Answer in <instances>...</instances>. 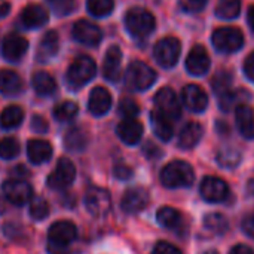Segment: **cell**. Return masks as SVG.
<instances>
[{
  "instance_id": "obj_1",
  "label": "cell",
  "mask_w": 254,
  "mask_h": 254,
  "mask_svg": "<svg viewBox=\"0 0 254 254\" xmlns=\"http://www.w3.org/2000/svg\"><path fill=\"white\" fill-rule=\"evenodd\" d=\"M161 183L170 189L189 188L193 183V170L185 161H173L161 171Z\"/></svg>"
},
{
  "instance_id": "obj_2",
  "label": "cell",
  "mask_w": 254,
  "mask_h": 254,
  "mask_svg": "<svg viewBox=\"0 0 254 254\" xmlns=\"http://www.w3.org/2000/svg\"><path fill=\"white\" fill-rule=\"evenodd\" d=\"M156 80V73L146 63L134 61L125 71V83L132 91H146Z\"/></svg>"
},
{
  "instance_id": "obj_3",
  "label": "cell",
  "mask_w": 254,
  "mask_h": 254,
  "mask_svg": "<svg viewBox=\"0 0 254 254\" xmlns=\"http://www.w3.org/2000/svg\"><path fill=\"white\" fill-rule=\"evenodd\" d=\"M97 73V65L91 57L76 58L67 70V83L73 89H79L94 79Z\"/></svg>"
},
{
  "instance_id": "obj_4",
  "label": "cell",
  "mask_w": 254,
  "mask_h": 254,
  "mask_svg": "<svg viewBox=\"0 0 254 254\" xmlns=\"http://www.w3.org/2000/svg\"><path fill=\"white\" fill-rule=\"evenodd\" d=\"M155 16L143 7H132L125 15L127 30L135 37L149 36L155 30Z\"/></svg>"
},
{
  "instance_id": "obj_5",
  "label": "cell",
  "mask_w": 254,
  "mask_h": 254,
  "mask_svg": "<svg viewBox=\"0 0 254 254\" xmlns=\"http://www.w3.org/2000/svg\"><path fill=\"white\" fill-rule=\"evenodd\" d=\"M182 52V45L179 42V39L168 36L161 39L153 49V55L155 60L158 61V64L164 68H171L177 64L179 57Z\"/></svg>"
},
{
  "instance_id": "obj_6",
  "label": "cell",
  "mask_w": 254,
  "mask_h": 254,
  "mask_svg": "<svg viewBox=\"0 0 254 254\" xmlns=\"http://www.w3.org/2000/svg\"><path fill=\"white\" fill-rule=\"evenodd\" d=\"M213 45L220 52H235L244 45V36L237 27H220L213 33Z\"/></svg>"
},
{
  "instance_id": "obj_7",
  "label": "cell",
  "mask_w": 254,
  "mask_h": 254,
  "mask_svg": "<svg viewBox=\"0 0 254 254\" xmlns=\"http://www.w3.org/2000/svg\"><path fill=\"white\" fill-rule=\"evenodd\" d=\"M74 179H76V167H74V164L67 158H61L57 162L55 170L46 179V185L52 190H64L68 186H71Z\"/></svg>"
},
{
  "instance_id": "obj_8",
  "label": "cell",
  "mask_w": 254,
  "mask_h": 254,
  "mask_svg": "<svg viewBox=\"0 0 254 254\" xmlns=\"http://www.w3.org/2000/svg\"><path fill=\"white\" fill-rule=\"evenodd\" d=\"M1 192L4 198L16 207H22L33 198V188L22 179L6 180L1 186Z\"/></svg>"
},
{
  "instance_id": "obj_9",
  "label": "cell",
  "mask_w": 254,
  "mask_h": 254,
  "mask_svg": "<svg viewBox=\"0 0 254 254\" xmlns=\"http://www.w3.org/2000/svg\"><path fill=\"white\" fill-rule=\"evenodd\" d=\"M85 207L88 213L94 217H104L110 211L112 198L106 189L91 188L85 195Z\"/></svg>"
},
{
  "instance_id": "obj_10",
  "label": "cell",
  "mask_w": 254,
  "mask_h": 254,
  "mask_svg": "<svg viewBox=\"0 0 254 254\" xmlns=\"http://www.w3.org/2000/svg\"><path fill=\"white\" fill-rule=\"evenodd\" d=\"M155 106L161 115L168 118L170 121H176L182 115V106L176 92L171 88H162L155 95Z\"/></svg>"
},
{
  "instance_id": "obj_11",
  "label": "cell",
  "mask_w": 254,
  "mask_h": 254,
  "mask_svg": "<svg viewBox=\"0 0 254 254\" xmlns=\"http://www.w3.org/2000/svg\"><path fill=\"white\" fill-rule=\"evenodd\" d=\"M71 36L76 42H79L83 46H89V48L97 46L103 39V33H101L100 27L86 19H79L77 22H74Z\"/></svg>"
},
{
  "instance_id": "obj_12",
  "label": "cell",
  "mask_w": 254,
  "mask_h": 254,
  "mask_svg": "<svg viewBox=\"0 0 254 254\" xmlns=\"http://www.w3.org/2000/svg\"><path fill=\"white\" fill-rule=\"evenodd\" d=\"M76 237H77V229L71 222L68 220L55 222L48 231V244L68 247L76 240Z\"/></svg>"
},
{
  "instance_id": "obj_13",
  "label": "cell",
  "mask_w": 254,
  "mask_h": 254,
  "mask_svg": "<svg viewBox=\"0 0 254 254\" xmlns=\"http://www.w3.org/2000/svg\"><path fill=\"white\" fill-rule=\"evenodd\" d=\"M149 192L143 188L128 189L121 201V208L127 214H137L143 211L149 204Z\"/></svg>"
},
{
  "instance_id": "obj_14",
  "label": "cell",
  "mask_w": 254,
  "mask_h": 254,
  "mask_svg": "<svg viewBox=\"0 0 254 254\" xmlns=\"http://www.w3.org/2000/svg\"><path fill=\"white\" fill-rule=\"evenodd\" d=\"M28 49V40L16 33H10L3 39L1 55L7 61H19Z\"/></svg>"
},
{
  "instance_id": "obj_15",
  "label": "cell",
  "mask_w": 254,
  "mask_h": 254,
  "mask_svg": "<svg viewBox=\"0 0 254 254\" xmlns=\"http://www.w3.org/2000/svg\"><path fill=\"white\" fill-rule=\"evenodd\" d=\"M199 192L202 195V198L208 202H222L226 199L228 193H229V189H228V185L219 179V177H205L201 183V188H199Z\"/></svg>"
},
{
  "instance_id": "obj_16",
  "label": "cell",
  "mask_w": 254,
  "mask_h": 254,
  "mask_svg": "<svg viewBox=\"0 0 254 254\" xmlns=\"http://www.w3.org/2000/svg\"><path fill=\"white\" fill-rule=\"evenodd\" d=\"M210 64H211V61H210L208 52L201 45L193 46L186 58V68L193 76L205 74L210 68Z\"/></svg>"
},
{
  "instance_id": "obj_17",
  "label": "cell",
  "mask_w": 254,
  "mask_h": 254,
  "mask_svg": "<svg viewBox=\"0 0 254 254\" xmlns=\"http://www.w3.org/2000/svg\"><path fill=\"white\" fill-rule=\"evenodd\" d=\"M182 98L185 106L195 113H201L207 109L208 106V97L205 94V91L198 86V85H188L183 88L182 92Z\"/></svg>"
},
{
  "instance_id": "obj_18",
  "label": "cell",
  "mask_w": 254,
  "mask_h": 254,
  "mask_svg": "<svg viewBox=\"0 0 254 254\" xmlns=\"http://www.w3.org/2000/svg\"><path fill=\"white\" fill-rule=\"evenodd\" d=\"M121 64H122V51L119 46L112 45L104 57V63H103V74L104 77L115 83L119 80L121 77Z\"/></svg>"
},
{
  "instance_id": "obj_19",
  "label": "cell",
  "mask_w": 254,
  "mask_h": 254,
  "mask_svg": "<svg viewBox=\"0 0 254 254\" xmlns=\"http://www.w3.org/2000/svg\"><path fill=\"white\" fill-rule=\"evenodd\" d=\"M112 107V95L103 86H95L88 100V109L94 116H104Z\"/></svg>"
},
{
  "instance_id": "obj_20",
  "label": "cell",
  "mask_w": 254,
  "mask_h": 254,
  "mask_svg": "<svg viewBox=\"0 0 254 254\" xmlns=\"http://www.w3.org/2000/svg\"><path fill=\"white\" fill-rule=\"evenodd\" d=\"M60 51V37L57 34V31L49 30L43 34L37 52H36V58L39 63H48L49 60H52Z\"/></svg>"
},
{
  "instance_id": "obj_21",
  "label": "cell",
  "mask_w": 254,
  "mask_h": 254,
  "mask_svg": "<svg viewBox=\"0 0 254 254\" xmlns=\"http://www.w3.org/2000/svg\"><path fill=\"white\" fill-rule=\"evenodd\" d=\"M49 13L48 10L40 4H28L21 12V24L25 28H39L48 22Z\"/></svg>"
},
{
  "instance_id": "obj_22",
  "label": "cell",
  "mask_w": 254,
  "mask_h": 254,
  "mask_svg": "<svg viewBox=\"0 0 254 254\" xmlns=\"http://www.w3.org/2000/svg\"><path fill=\"white\" fill-rule=\"evenodd\" d=\"M118 137L128 146L137 144L143 137V125L135 119H124L116 128Z\"/></svg>"
},
{
  "instance_id": "obj_23",
  "label": "cell",
  "mask_w": 254,
  "mask_h": 254,
  "mask_svg": "<svg viewBox=\"0 0 254 254\" xmlns=\"http://www.w3.org/2000/svg\"><path fill=\"white\" fill-rule=\"evenodd\" d=\"M235 121L237 127L243 137L252 140L254 138V110L247 104L237 106L235 110Z\"/></svg>"
},
{
  "instance_id": "obj_24",
  "label": "cell",
  "mask_w": 254,
  "mask_h": 254,
  "mask_svg": "<svg viewBox=\"0 0 254 254\" xmlns=\"http://www.w3.org/2000/svg\"><path fill=\"white\" fill-rule=\"evenodd\" d=\"M27 156L34 165L45 164L52 156V146L45 140H30L27 143Z\"/></svg>"
},
{
  "instance_id": "obj_25",
  "label": "cell",
  "mask_w": 254,
  "mask_h": 254,
  "mask_svg": "<svg viewBox=\"0 0 254 254\" xmlns=\"http://www.w3.org/2000/svg\"><path fill=\"white\" fill-rule=\"evenodd\" d=\"M22 91V79L18 73L9 68L0 70V94L6 97H16Z\"/></svg>"
},
{
  "instance_id": "obj_26",
  "label": "cell",
  "mask_w": 254,
  "mask_h": 254,
  "mask_svg": "<svg viewBox=\"0 0 254 254\" xmlns=\"http://www.w3.org/2000/svg\"><path fill=\"white\" fill-rule=\"evenodd\" d=\"M204 135V128L198 122H189L179 135V146L182 149H192L195 147Z\"/></svg>"
},
{
  "instance_id": "obj_27",
  "label": "cell",
  "mask_w": 254,
  "mask_h": 254,
  "mask_svg": "<svg viewBox=\"0 0 254 254\" xmlns=\"http://www.w3.org/2000/svg\"><path fill=\"white\" fill-rule=\"evenodd\" d=\"M31 85H33V89L36 91V94L40 97H49V95L55 94V91H57L55 79L51 74H48L46 71L34 73L31 77Z\"/></svg>"
},
{
  "instance_id": "obj_28",
  "label": "cell",
  "mask_w": 254,
  "mask_h": 254,
  "mask_svg": "<svg viewBox=\"0 0 254 254\" xmlns=\"http://www.w3.org/2000/svg\"><path fill=\"white\" fill-rule=\"evenodd\" d=\"M150 122H152V128L153 132L162 140V141H168L173 137V124L168 118H165L164 115H161L158 110H153L150 113Z\"/></svg>"
},
{
  "instance_id": "obj_29",
  "label": "cell",
  "mask_w": 254,
  "mask_h": 254,
  "mask_svg": "<svg viewBox=\"0 0 254 254\" xmlns=\"http://www.w3.org/2000/svg\"><path fill=\"white\" fill-rule=\"evenodd\" d=\"M64 146L68 152H83L88 146V135L80 128H71L64 135Z\"/></svg>"
},
{
  "instance_id": "obj_30",
  "label": "cell",
  "mask_w": 254,
  "mask_h": 254,
  "mask_svg": "<svg viewBox=\"0 0 254 254\" xmlns=\"http://www.w3.org/2000/svg\"><path fill=\"white\" fill-rule=\"evenodd\" d=\"M24 121V110L19 106H7L0 113V128L1 129H13L19 127Z\"/></svg>"
},
{
  "instance_id": "obj_31",
  "label": "cell",
  "mask_w": 254,
  "mask_h": 254,
  "mask_svg": "<svg viewBox=\"0 0 254 254\" xmlns=\"http://www.w3.org/2000/svg\"><path fill=\"white\" fill-rule=\"evenodd\" d=\"M156 219H158V223L167 229H177L182 223V214L171 207L161 208L156 213Z\"/></svg>"
},
{
  "instance_id": "obj_32",
  "label": "cell",
  "mask_w": 254,
  "mask_h": 254,
  "mask_svg": "<svg viewBox=\"0 0 254 254\" xmlns=\"http://www.w3.org/2000/svg\"><path fill=\"white\" fill-rule=\"evenodd\" d=\"M79 107L73 101H63L54 109V118L58 122H70L76 118Z\"/></svg>"
},
{
  "instance_id": "obj_33",
  "label": "cell",
  "mask_w": 254,
  "mask_h": 254,
  "mask_svg": "<svg viewBox=\"0 0 254 254\" xmlns=\"http://www.w3.org/2000/svg\"><path fill=\"white\" fill-rule=\"evenodd\" d=\"M204 226H205L210 232H213V234H216V235H223V234L228 231L229 223H228V220H226L225 216H222V214H219V213H211V214L205 216V219H204Z\"/></svg>"
},
{
  "instance_id": "obj_34",
  "label": "cell",
  "mask_w": 254,
  "mask_h": 254,
  "mask_svg": "<svg viewBox=\"0 0 254 254\" xmlns=\"http://www.w3.org/2000/svg\"><path fill=\"white\" fill-rule=\"evenodd\" d=\"M241 0H219L216 13L223 19H232L240 15Z\"/></svg>"
},
{
  "instance_id": "obj_35",
  "label": "cell",
  "mask_w": 254,
  "mask_h": 254,
  "mask_svg": "<svg viewBox=\"0 0 254 254\" xmlns=\"http://www.w3.org/2000/svg\"><path fill=\"white\" fill-rule=\"evenodd\" d=\"M49 211H51V208H49V204H48V201L45 198H42V196L31 198L30 207H28V213H30L33 220H39L40 222V220L46 219L49 216Z\"/></svg>"
},
{
  "instance_id": "obj_36",
  "label": "cell",
  "mask_w": 254,
  "mask_h": 254,
  "mask_svg": "<svg viewBox=\"0 0 254 254\" xmlns=\"http://www.w3.org/2000/svg\"><path fill=\"white\" fill-rule=\"evenodd\" d=\"M86 7L91 15H94L97 18H103L113 12L115 1L113 0H88Z\"/></svg>"
},
{
  "instance_id": "obj_37",
  "label": "cell",
  "mask_w": 254,
  "mask_h": 254,
  "mask_svg": "<svg viewBox=\"0 0 254 254\" xmlns=\"http://www.w3.org/2000/svg\"><path fill=\"white\" fill-rule=\"evenodd\" d=\"M240 161H241V153L234 147L222 149L217 153V162L225 168H234L240 164Z\"/></svg>"
},
{
  "instance_id": "obj_38",
  "label": "cell",
  "mask_w": 254,
  "mask_h": 254,
  "mask_svg": "<svg viewBox=\"0 0 254 254\" xmlns=\"http://www.w3.org/2000/svg\"><path fill=\"white\" fill-rule=\"evenodd\" d=\"M19 153V143L13 137H6L0 140V158L4 161H10L16 158Z\"/></svg>"
},
{
  "instance_id": "obj_39",
  "label": "cell",
  "mask_w": 254,
  "mask_h": 254,
  "mask_svg": "<svg viewBox=\"0 0 254 254\" xmlns=\"http://www.w3.org/2000/svg\"><path fill=\"white\" fill-rule=\"evenodd\" d=\"M231 85H232V76L228 71H219L213 77V89L219 97L231 91Z\"/></svg>"
},
{
  "instance_id": "obj_40",
  "label": "cell",
  "mask_w": 254,
  "mask_h": 254,
  "mask_svg": "<svg viewBox=\"0 0 254 254\" xmlns=\"http://www.w3.org/2000/svg\"><path fill=\"white\" fill-rule=\"evenodd\" d=\"M46 3L51 7V10H54V13L58 16L70 15L76 9L74 0H46Z\"/></svg>"
},
{
  "instance_id": "obj_41",
  "label": "cell",
  "mask_w": 254,
  "mask_h": 254,
  "mask_svg": "<svg viewBox=\"0 0 254 254\" xmlns=\"http://www.w3.org/2000/svg\"><path fill=\"white\" fill-rule=\"evenodd\" d=\"M118 112L121 116H124L125 119H134L138 113H140V107L138 104L132 100V98H124L119 103Z\"/></svg>"
},
{
  "instance_id": "obj_42",
  "label": "cell",
  "mask_w": 254,
  "mask_h": 254,
  "mask_svg": "<svg viewBox=\"0 0 254 254\" xmlns=\"http://www.w3.org/2000/svg\"><path fill=\"white\" fill-rule=\"evenodd\" d=\"M243 94H246V92H241V91H228L226 94H223V95H220L219 97V106L222 107V110H225V112H228L237 101H238V98L243 95Z\"/></svg>"
},
{
  "instance_id": "obj_43",
  "label": "cell",
  "mask_w": 254,
  "mask_h": 254,
  "mask_svg": "<svg viewBox=\"0 0 254 254\" xmlns=\"http://www.w3.org/2000/svg\"><path fill=\"white\" fill-rule=\"evenodd\" d=\"M153 254H182V252L167 241H159L153 249Z\"/></svg>"
},
{
  "instance_id": "obj_44",
  "label": "cell",
  "mask_w": 254,
  "mask_h": 254,
  "mask_svg": "<svg viewBox=\"0 0 254 254\" xmlns=\"http://www.w3.org/2000/svg\"><path fill=\"white\" fill-rule=\"evenodd\" d=\"M31 129H33L34 132H37V134H45V132H48L49 125H48V122H46L42 116L36 115V116H33V119H31Z\"/></svg>"
},
{
  "instance_id": "obj_45",
  "label": "cell",
  "mask_w": 254,
  "mask_h": 254,
  "mask_svg": "<svg viewBox=\"0 0 254 254\" xmlns=\"http://www.w3.org/2000/svg\"><path fill=\"white\" fill-rule=\"evenodd\" d=\"M180 3L188 12H199L204 9L207 0H180Z\"/></svg>"
},
{
  "instance_id": "obj_46",
  "label": "cell",
  "mask_w": 254,
  "mask_h": 254,
  "mask_svg": "<svg viewBox=\"0 0 254 254\" xmlns=\"http://www.w3.org/2000/svg\"><path fill=\"white\" fill-rule=\"evenodd\" d=\"M115 177L119 180H129L132 177V170L125 164H118L115 167Z\"/></svg>"
},
{
  "instance_id": "obj_47",
  "label": "cell",
  "mask_w": 254,
  "mask_h": 254,
  "mask_svg": "<svg viewBox=\"0 0 254 254\" xmlns=\"http://www.w3.org/2000/svg\"><path fill=\"white\" fill-rule=\"evenodd\" d=\"M143 153H144L149 159H156V158H159V156L162 155L161 149H159L156 144H153V143H146L144 147H143Z\"/></svg>"
},
{
  "instance_id": "obj_48",
  "label": "cell",
  "mask_w": 254,
  "mask_h": 254,
  "mask_svg": "<svg viewBox=\"0 0 254 254\" xmlns=\"http://www.w3.org/2000/svg\"><path fill=\"white\" fill-rule=\"evenodd\" d=\"M244 73L252 82H254V51L247 57L244 63Z\"/></svg>"
},
{
  "instance_id": "obj_49",
  "label": "cell",
  "mask_w": 254,
  "mask_h": 254,
  "mask_svg": "<svg viewBox=\"0 0 254 254\" xmlns=\"http://www.w3.org/2000/svg\"><path fill=\"white\" fill-rule=\"evenodd\" d=\"M243 229H244V232H246L249 237L254 238V214H252V216H249V217L244 219V222H243Z\"/></svg>"
},
{
  "instance_id": "obj_50",
  "label": "cell",
  "mask_w": 254,
  "mask_h": 254,
  "mask_svg": "<svg viewBox=\"0 0 254 254\" xmlns=\"http://www.w3.org/2000/svg\"><path fill=\"white\" fill-rule=\"evenodd\" d=\"M48 253L49 254H70L68 247H61V246H54V244H48Z\"/></svg>"
},
{
  "instance_id": "obj_51",
  "label": "cell",
  "mask_w": 254,
  "mask_h": 254,
  "mask_svg": "<svg viewBox=\"0 0 254 254\" xmlns=\"http://www.w3.org/2000/svg\"><path fill=\"white\" fill-rule=\"evenodd\" d=\"M229 254H254V252L250 249V247L240 244V246H235V247L231 250V253Z\"/></svg>"
},
{
  "instance_id": "obj_52",
  "label": "cell",
  "mask_w": 254,
  "mask_h": 254,
  "mask_svg": "<svg viewBox=\"0 0 254 254\" xmlns=\"http://www.w3.org/2000/svg\"><path fill=\"white\" fill-rule=\"evenodd\" d=\"M247 21H249V25L254 33V6H250L247 10Z\"/></svg>"
},
{
  "instance_id": "obj_53",
  "label": "cell",
  "mask_w": 254,
  "mask_h": 254,
  "mask_svg": "<svg viewBox=\"0 0 254 254\" xmlns=\"http://www.w3.org/2000/svg\"><path fill=\"white\" fill-rule=\"evenodd\" d=\"M9 9H10V6H9L7 3H3V4L0 6V16L7 15V13H9Z\"/></svg>"
},
{
  "instance_id": "obj_54",
  "label": "cell",
  "mask_w": 254,
  "mask_h": 254,
  "mask_svg": "<svg viewBox=\"0 0 254 254\" xmlns=\"http://www.w3.org/2000/svg\"><path fill=\"white\" fill-rule=\"evenodd\" d=\"M247 190H249V193H250V195H253L254 196V179H252V180L249 182V185H247Z\"/></svg>"
},
{
  "instance_id": "obj_55",
  "label": "cell",
  "mask_w": 254,
  "mask_h": 254,
  "mask_svg": "<svg viewBox=\"0 0 254 254\" xmlns=\"http://www.w3.org/2000/svg\"><path fill=\"white\" fill-rule=\"evenodd\" d=\"M204 254H217L216 252H207V253H204Z\"/></svg>"
}]
</instances>
